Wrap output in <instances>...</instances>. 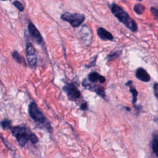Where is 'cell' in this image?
<instances>
[{"mask_svg":"<svg viewBox=\"0 0 158 158\" xmlns=\"http://www.w3.org/2000/svg\"><path fill=\"white\" fill-rule=\"evenodd\" d=\"M154 121H155L156 122L158 123V118H154Z\"/></svg>","mask_w":158,"mask_h":158,"instance_id":"cell-24","label":"cell"},{"mask_svg":"<svg viewBox=\"0 0 158 158\" xmlns=\"http://www.w3.org/2000/svg\"><path fill=\"white\" fill-rule=\"evenodd\" d=\"M80 109H81L83 110H87L88 109V104L86 102H84L80 105Z\"/></svg>","mask_w":158,"mask_h":158,"instance_id":"cell-22","label":"cell"},{"mask_svg":"<svg viewBox=\"0 0 158 158\" xmlns=\"http://www.w3.org/2000/svg\"><path fill=\"white\" fill-rule=\"evenodd\" d=\"M133 10L137 14L141 15L144 12L145 7H144V6H143V4H141L140 3H138L134 6Z\"/></svg>","mask_w":158,"mask_h":158,"instance_id":"cell-15","label":"cell"},{"mask_svg":"<svg viewBox=\"0 0 158 158\" xmlns=\"http://www.w3.org/2000/svg\"><path fill=\"white\" fill-rule=\"evenodd\" d=\"M136 77L143 82H148L151 80V77L146 72L145 69L141 67H139L136 69L135 72Z\"/></svg>","mask_w":158,"mask_h":158,"instance_id":"cell-9","label":"cell"},{"mask_svg":"<svg viewBox=\"0 0 158 158\" xmlns=\"http://www.w3.org/2000/svg\"><path fill=\"white\" fill-rule=\"evenodd\" d=\"M28 113L30 117L40 124H46V118L38 109L35 102L32 101L28 106Z\"/></svg>","mask_w":158,"mask_h":158,"instance_id":"cell-4","label":"cell"},{"mask_svg":"<svg viewBox=\"0 0 158 158\" xmlns=\"http://www.w3.org/2000/svg\"><path fill=\"white\" fill-rule=\"evenodd\" d=\"M82 85L83 87H85L86 89H89L90 91H94L95 93H96L97 94L99 95L100 96H101L102 98H104L106 94H105V91L103 87L101 86H93L91 85V84H89L86 79H85L83 82H82Z\"/></svg>","mask_w":158,"mask_h":158,"instance_id":"cell-8","label":"cell"},{"mask_svg":"<svg viewBox=\"0 0 158 158\" xmlns=\"http://www.w3.org/2000/svg\"><path fill=\"white\" fill-rule=\"evenodd\" d=\"M138 1H142V0H138Z\"/></svg>","mask_w":158,"mask_h":158,"instance_id":"cell-27","label":"cell"},{"mask_svg":"<svg viewBox=\"0 0 158 158\" xmlns=\"http://www.w3.org/2000/svg\"><path fill=\"white\" fill-rule=\"evenodd\" d=\"M12 57H13V59L19 64H22L23 65H26L27 63L25 60L24 59V58L20 56V54L19 53L18 51H14L12 53Z\"/></svg>","mask_w":158,"mask_h":158,"instance_id":"cell-14","label":"cell"},{"mask_svg":"<svg viewBox=\"0 0 158 158\" xmlns=\"http://www.w3.org/2000/svg\"><path fill=\"white\" fill-rule=\"evenodd\" d=\"M110 9L114 15L131 31L136 32L137 31L138 25L136 22L122 7L114 3L112 4Z\"/></svg>","mask_w":158,"mask_h":158,"instance_id":"cell-1","label":"cell"},{"mask_svg":"<svg viewBox=\"0 0 158 158\" xmlns=\"http://www.w3.org/2000/svg\"><path fill=\"white\" fill-rule=\"evenodd\" d=\"M125 86H129L130 87V92L132 94V104L133 106H135V104L137 101V96H138V91L135 89V86L133 85V81L131 80H128L126 83Z\"/></svg>","mask_w":158,"mask_h":158,"instance_id":"cell-12","label":"cell"},{"mask_svg":"<svg viewBox=\"0 0 158 158\" xmlns=\"http://www.w3.org/2000/svg\"><path fill=\"white\" fill-rule=\"evenodd\" d=\"M125 108H126L127 110H130V109L129 107H125Z\"/></svg>","mask_w":158,"mask_h":158,"instance_id":"cell-25","label":"cell"},{"mask_svg":"<svg viewBox=\"0 0 158 158\" xmlns=\"http://www.w3.org/2000/svg\"><path fill=\"white\" fill-rule=\"evenodd\" d=\"M2 1H6V0H2Z\"/></svg>","mask_w":158,"mask_h":158,"instance_id":"cell-26","label":"cell"},{"mask_svg":"<svg viewBox=\"0 0 158 158\" xmlns=\"http://www.w3.org/2000/svg\"><path fill=\"white\" fill-rule=\"evenodd\" d=\"M13 5L20 11V12H22L24 10V7L23 6V4L19 1H15L13 2Z\"/></svg>","mask_w":158,"mask_h":158,"instance_id":"cell-18","label":"cell"},{"mask_svg":"<svg viewBox=\"0 0 158 158\" xmlns=\"http://www.w3.org/2000/svg\"><path fill=\"white\" fill-rule=\"evenodd\" d=\"M153 91H154V96L158 99V83H156L154 85V86H153Z\"/></svg>","mask_w":158,"mask_h":158,"instance_id":"cell-21","label":"cell"},{"mask_svg":"<svg viewBox=\"0 0 158 158\" xmlns=\"http://www.w3.org/2000/svg\"><path fill=\"white\" fill-rule=\"evenodd\" d=\"M62 89L66 93L67 98L69 101H75L81 96L80 91L72 83L65 85L63 86Z\"/></svg>","mask_w":158,"mask_h":158,"instance_id":"cell-5","label":"cell"},{"mask_svg":"<svg viewBox=\"0 0 158 158\" xmlns=\"http://www.w3.org/2000/svg\"><path fill=\"white\" fill-rule=\"evenodd\" d=\"M9 130L21 147H23L27 143L29 139V135H28L26 127L18 125L11 127Z\"/></svg>","mask_w":158,"mask_h":158,"instance_id":"cell-2","label":"cell"},{"mask_svg":"<svg viewBox=\"0 0 158 158\" xmlns=\"http://www.w3.org/2000/svg\"><path fill=\"white\" fill-rule=\"evenodd\" d=\"M152 148L154 154L158 157V131L154 133L152 139Z\"/></svg>","mask_w":158,"mask_h":158,"instance_id":"cell-13","label":"cell"},{"mask_svg":"<svg viewBox=\"0 0 158 158\" xmlns=\"http://www.w3.org/2000/svg\"><path fill=\"white\" fill-rule=\"evenodd\" d=\"M97 34L99 38L104 41H112L114 39L112 35L102 27L98 28Z\"/></svg>","mask_w":158,"mask_h":158,"instance_id":"cell-10","label":"cell"},{"mask_svg":"<svg viewBox=\"0 0 158 158\" xmlns=\"http://www.w3.org/2000/svg\"><path fill=\"white\" fill-rule=\"evenodd\" d=\"M29 139L30 140V141L32 144H35L38 141L37 136L35 134L33 133H31L29 135Z\"/></svg>","mask_w":158,"mask_h":158,"instance_id":"cell-20","label":"cell"},{"mask_svg":"<svg viewBox=\"0 0 158 158\" xmlns=\"http://www.w3.org/2000/svg\"><path fill=\"white\" fill-rule=\"evenodd\" d=\"M60 19L69 23L73 27H79L84 22L85 17L83 14L78 13H70L66 12L60 15Z\"/></svg>","mask_w":158,"mask_h":158,"instance_id":"cell-3","label":"cell"},{"mask_svg":"<svg viewBox=\"0 0 158 158\" xmlns=\"http://www.w3.org/2000/svg\"><path fill=\"white\" fill-rule=\"evenodd\" d=\"M88 80L92 83H96L97 81H99L100 83H104L106 81L105 77L99 75L96 72H92L89 73L88 76Z\"/></svg>","mask_w":158,"mask_h":158,"instance_id":"cell-11","label":"cell"},{"mask_svg":"<svg viewBox=\"0 0 158 158\" xmlns=\"http://www.w3.org/2000/svg\"><path fill=\"white\" fill-rule=\"evenodd\" d=\"M122 54V51H114V52H112L111 53H110L107 57V59L108 61H110L112 60H114L115 59L118 58L120 55Z\"/></svg>","mask_w":158,"mask_h":158,"instance_id":"cell-16","label":"cell"},{"mask_svg":"<svg viewBox=\"0 0 158 158\" xmlns=\"http://www.w3.org/2000/svg\"><path fill=\"white\" fill-rule=\"evenodd\" d=\"M96 57L97 56H96V57H95V59L93 60V62H91L90 64H89V65H87L86 67H93V66H94V65H95V62H96Z\"/></svg>","mask_w":158,"mask_h":158,"instance_id":"cell-23","label":"cell"},{"mask_svg":"<svg viewBox=\"0 0 158 158\" xmlns=\"http://www.w3.org/2000/svg\"><path fill=\"white\" fill-rule=\"evenodd\" d=\"M0 124L3 129H10V128L12 127L11 121L7 119L3 120Z\"/></svg>","mask_w":158,"mask_h":158,"instance_id":"cell-17","label":"cell"},{"mask_svg":"<svg viewBox=\"0 0 158 158\" xmlns=\"http://www.w3.org/2000/svg\"><path fill=\"white\" fill-rule=\"evenodd\" d=\"M28 30L32 40L36 44H40L43 41V37L35 25L31 22L28 23Z\"/></svg>","mask_w":158,"mask_h":158,"instance_id":"cell-7","label":"cell"},{"mask_svg":"<svg viewBox=\"0 0 158 158\" xmlns=\"http://www.w3.org/2000/svg\"><path fill=\"white\" fill-rule=\"evenodd\" d=\"M26 56L30 67L31 68H35L37 62L36 51L34 46L29 42L27 43L26 46Z\"/></svg>","mask_w":158,"mask_h":158,"instance_id":"cell-6","label":"cell"},{"mask_svg":"<svg viewBox=\"0 0 158 158\" xmlns=\"http://www.w3.org/2000/svg\"><path fill=\"white\" fill-rule=\"evenodd\" d=\"M151 12L155 20H158V9L154 7H151L150 9Z\"/></svg>","mask_w":158,"mask_h":158,"instance_id":"cell-19","label":"cell"}]
</instances>
